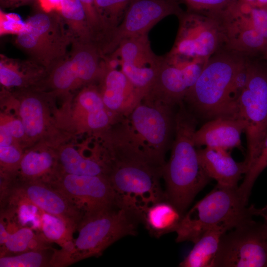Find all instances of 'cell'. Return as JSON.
<instances>
[{
  "instance_id": "277c9868",
  "label": "cell",
  "mask_w": 267,
  "mask_h": 267,
  "mask_svg": "<svg viewBox=\"0 0 267 267\" xmlns=\"http://www.w3.org/2000/svg\"><path fill=\"white\" fill-rule=\"evenodd\" d=\"M247 56L222 48L204 66L183 102L191 110L206 118L231 117L230 93L235 75Z\"/></svg>"
},
{
  "instance_id": "836d02e7",
  "label": "cell",
  "mask_w": 267,
  "mask_h": 267,
  "mask_svg": "<svg viewBox=\"0 0 267 267\" xmlns=\"http://www.w3.org/2000/svg\"><path fill=\"white\" fill-rule=\"evenodd\" d=\"M236 0H178L184 3L188 11L202 13H214L222 11Z\"/></svg>"
},
{
  "instance_id": "cb8c5ba5",
  "label": "cell",
  "mask_w": 267,
  "mask_h": 267,
  "mask_svg": "<svg viewBox=\"0 0 267 267\" xmlns=\"http://www.w3.org/2000/svg\"><path fill=\"white\" fill-rule=\"evenodd\" d=\"M58 158L64 174L107 176L109 171V167L103 159L84 157L71 146L63 148Z\"/></svg>"
},
{
  "instance_id": "74e56055",
  "label": "cell",
  "mask_w": 267,
  "mask_h": 267,
  "mask_svg": "<svg viewBox=\"0 0 267 267\" xmlns=\"http://www.w3.org/2000/svg\"><path fill=\"white\" fill-rule=\"evenodd\" d=\"M3 126L13 138H20L25 134L22 122L19 119L9 121Z\"/></svg>"
},
{
  "instance_id": "d6986e66",
  "label": "cell",
  "mask_w": 267,
  "mask_h": 267,
  "mask_svg": "<svg viewBox=\"0 0 267 267\" xmlns=\"http://www.w3.org/2000/svg\"><path fill=\"white\" fill-rule=\"evenodd\" d=\"M198 158L206 174L217 184L228 187H238L242 176L248 168L244 161H235L227 150L211 147L197 150Z\"/></svg>"
},
{
  "instance_id": "52a82bcc",
  "label": "cell",
  "mask_w": 267,
  "mask_h": 267,
  "mask_svg": "<svg viewBox=\"0 0 267 267\" xmlns=\"http://www.w3.org/2000/svg\"><path fill=\"white\" fill-rule=\"evenodd\" d=\"M15 43L30 58L48 71L68 53L72 42L59 12H38L25 21Z\"/></svg>"
},
{
  "instance_id": "f1b7e54d",
  "label": "cell",
  "mask_w": 267,
  "mask_h": 267,
  "mask_svg": "<svg viewBox=\"0 0 267 267\" xmlns=\"http://www.w3.org/2000/svg\"><path fill=\"white\" fill-rule=\"evenodd\" d=\"M50 247L36 249L0 258V267H51L54 253Z\"/></svg>"
},
{
  "instance_id": "ac0fdd59",
  "label": "cell",
  "mask_w": 267,
  "mask_h": 267,
  "mask_svg": "<svg viewBox=\"0 0 267 267\" xmlns=\"http://www.w3.org/2000/svg\"><path fill=\"white\" fill-rule=\"evenodd\" d=\"M246 123L240 119L220 116L204 124L195 132L193 139L196 146L220 148L226 150L241 145V135Z\"/></svg>"
},
{
  "instance_id": "b9f144b4",
  "label": "cell",
  "mask_w": 267,
  "mask_h": 267,
  "mask_svg": "<svg viewBox=\"0 0 267 267\" xmlns=\"http://www.w3.org/2000/svg\"><path fill=\"white\" fill-rule=\"evenodd\" d=\"M8 231L2 218L0 222V245L1 246L5 242Z\"/></svg>"
},
{
  "instance_id": "4dcf8cb0",
  "label": "cell",
  "mask_w": 267,
  "mask_h": 267,
  "mask_svg": "<svg viewBox=\"0 0 267 267\" xmlns=\"http://www.w3.org/2000/svg\"><path fill=\"white\" fill-rule=\"evenodd\" d=\"M42 235L49 242H55L62 247L73 240L76 229L62 218L44 213L41 217Z\"/></svg>"
},
{
  "instance_id": "7402d4cb",
  "label": "cell",
  "mask_w": 267,
  "mask_h": 267,
  "mask_svg": "<svg viewBox=\"0 0 267 267\" xmlns=\"http://www.w3.org/2000/svg\"><path fill=\"white\" fill-rule=\"evenodd\" d=\"M234 227L229 224L215 226L206 231L179 265L181 267H214L221 238Z\"/></svg>"
},
{
  "instance_id": "e575fe53",
  "label": "cell",
  "mask_w": 267,
  "mask_h": 267,
  "mask_svg": "<svg viewBox=\"0 0 267 267\" xmlns=\"http://www.w3.org/2000/svg\"><path fill=\"white\" fill-rule=\"evenodd\" d=\"M247 11L253 27L267 40V10L266 7L247 3Z\"/></svg>"
},
{
  "instance_id": "7c38bea8",
  "label": "cell",
  "mask_w": 267,
  "mask_h": 267,
  "mask_svg": "<svg viewBox=\"0 0 267 267\" xmlns=\"http://www.w3.org/2000/svg\"><path fill=\"white\" fill-rule=\"evenodd\" d=\"M3 197L13 205H35L44 213L63 219L76 229L84 217L67 195L46 181L22 180L19 183H10Z\"/></svg>"
},
{
  "instance_id": "6da1fadb",
  "label": "cell",
  "mask_w": 267,
  "mask_h": 267,
  "mask_svg": "<svg viewBox=\"0 0 267 267\" xmlns=\"http://www.w3.org/2000/svg\"><path fill=\"white\" fill-rule=\"evenodd\" d=\"M108 145L110 166L107 176L115 204L141 222L150 206L166 200L160 183L163 167L153 162L126 132L114 133Z\"/></svg>"
},
{
  "instance_id": "f35d334b",
  "label": "cell",
  "mask_w": 267,
  "mask_h": 267,
  "mask_svg": "<svg viewBox=\"0 0 267 267\" xmlns=\"http://www.w3.org/2000/svg\"><path fill=\"white\" fill-rule=\"evenodd\" d=\"M63 0H38L43 11L50 12L57 11L59 12Z\"/></svg>"
},
{
  "instance_id": "8d00e7d4",
  "label": "cell",
  "mask_w": 267,
  "mask_h": 267,
  "mask_svg": "<svg viewBox=\"0 0 267 267\" xmlns=\"http://www.w3.org/2000/svg\"><path fill=\"white\" fill-rule=\"evenodd\" d=\"M22 156L20 151L13 145L0 146V164L5 169L11 171L19 167Z\"/></svg>"
},
{
  "instance_id": "7a4b0ae2",
  "label": "cell",
  "mask_w": 267,
  "mask_h": 267,
  "mask_svg": "<svg viewBox=\"0 0 267 267\" xmlns=\"http://www.w3.org/2000/svg\"><path fill=\"white\" fill-rule=\"evenodd\" d=\"M175 115V131L170 158L163 166L166 200L183 215L211 179L200 163L193 137L197 120L183 102Z\"/></svg>"
},
{
  "instance_id": "9a60e30c",
  "label": "cell",
  "mask_w": 267,
  "mask_h": 267,
  "mask_svg": "<svg viewBox=\"0 0 267 267\" xmlns=\"http://www.w3.org/2000/svg\"><path fill=\"white\" fill-rule=\"evenodd\" d=\"M48 182L67 195L82 212L84 218L116 206L107 176L63 173L57 180Z\"/></svg>"
},
{
  "instance_id": "e0dca14e",
  "label": "cell",
  "mask_w": 267,
  "mask_h": 267,
  "mask_svg": "<svg viewBox=\"0 0 267 267\" xmlns=\"http://www.w3.org/2000/svg\"><path fill=\"white\" fill-rule=\"evenodd\" d=\"M98 87L107 109L120 120L127 117L141 99L125 75L104 59Z\"/></svg>"
},
{
  "instance_id": "8fae6325",
  "label": "cell",
  "mask_w": 267,
  "mask_h": 267,
  "mask_svg": "<svg viewBox=\"0 0 267 267\" xmlns=\"http://www.w3.org/2000/svg\"><path fill=\"white\" fill-rule=\"evenodd\" d=\"M104 57L92 43L74 44L67 55L47 73V81L56 91L65 92L98 81Z\"/></svg>"
},
{
  "instance_id": "7bdbcfd3",
  "label": "cell",
  "mask_w": 267,
  "mask_h": 267,
  "mask_svg": "<svg viewBox=\"0 0 267 267\" xmlns=\"http://www.w3.org/2000/svg\"><path fill=\"white\" fill-rule=\"evenodd\" d=\"M259 216L263 218V223L267 231V206L260 209Z\"/></svg>"
},
{
  "instance_id": "ba28073f",
  "label": "cell",
  "mask_w": 267,
  "mask_h": 267,
  "mask_svg": "<svg viewBox=\"0 0 267 267\" xmlns=\"http://www.w3.org/2000/svg\"><path fill=\"white\" fill-rule=\"evenodd\" d=\"M173 107L142 100L125 117L136 142L154 163L163 166L175 131Z\"/></svg>"
},
{
  "instance_id": "1f68e13d",
  "label": "cell",
  "mask_w": 267,
  "mask_h": 267,
  "mask_svg": "<svg viewBox=\"0 0 267 267\" xmlns=\"http://www.w3.org/2000/svg\"><path fill=\"white\" fill-rule=\"evenodd\" d=\"M132 0H95L99 13L111 33L110 39Z\"/></svg>"
},
{
  "instance_id": "2e32d148",
  "label": "cell",
  "mask_w": 267,
  "mask_h": 267,
  "mask_svg": "<svg viewBox=\"0 0 267 267\" xmlns=\"http://www.w3.org/2000/svg\"><path fill=\"white\" fill-rule=\"evenodd\" d=\"M164 57L157 76L142 100L174 107L183 102L206 63L171 62Z\"/></svg>"
},
{
  "instance_id": "d6a6232c",
  "label": "cell",
  "mask_w": 267,
  "mask_h": 267,
  "mask_svg": "<svg viewBox=\"0 0 267 267\" xmlns=\"http://www.w3.org/2000/svg\"><path fill=\"white\" fill-rule=\"evenodd\" d=\"M267 167V135L265 138L256 159L249 167L240 186L238 192L242 198L248 203L252 189L256 180Z\"/></svg>"
},
{
  "instance_id": "44dd1931",
  "label": "cell",
  "mask_w": 267,
  "mask_h": 267,
  "mask_svg": "<svg viewBox=\"0 0 267 267\" xmlns=\"http://www.w3.org/2000/svg\"><path fill=\"white\" fill-rule=\"evenodd\" d=\"M78 101L85 114L86 127L89 130L103 131L120 120L107 109L98 87L93 84L81 91Z\"/></svg>"
},
{
  "instance_id": "4fadbf2b",
  "label": "cell",
  "mask_w": 267,
  "mask_h": 267,
  "mask_svg": "<svg viewBox=\"0 0 267 267\" xmlns=\"http://www.w3.org/2000/svg\"><path fill=\"white\" fill-rule=\"evenodd\" d=\"M108 56L117 59L120 69L141 100L154 82L164 60V56L157 55L152 50L148 34L124 40Z\"/></svg>"
},
{
  "instance_id": "30bf717a",
  "label": "cell",
  "mask_w": 267,
  "mask_h": 267,
  "mask_svg": "<svg viewBox=\"0 0 267 267\" xmlns=\"http://www.w3.org/2000/svg\"><path fill=\"white\" fill-rule=\"evenodd\" d=\"M214 267H267V231L248 219L222 236Z\"/></svg>"
},
{
  "instance_id": "f546056e",
  "label": "cell",
  "mask_w": 267,
  "mask_h": 267,
  "mask_svg": "<svg viewBox=\"0 0 267 267\" xmlns=\"http://www.w3.org/2000/svg\"><path fill=\"white\" fill-rule=\"evenodd\" d=\"M84 8L92 42L103 53L111 33L98 11L95 0H80Z\"/></svg>"
},
{
  "instance_id": "5bb4252c",
  "label": "cell",
  "mask_w": 267,
  "mask_h": 267,
  "mask_svg": "<svg viewBox=\"0 0 267 267\" xmlns=\"http://www.w3.org/2000/svg\"><path fill=\"white\" fill-rule=\"evenodd\" d=\"M178 0H133L105 50L109 55L125 39L148 34L158 22L170 15L183 12Z\"/></svg>"
},
{
  "instance_id": "bcb514c9",
  "label": "cell",
  "mask_w": 267,
  "mask_h": 267,
  "mask_svg": "<svg viewBox=\"0 0 267 267\" xmlns=\"http://www.w3.org/2000/svg\"><path fill=\"white\" fill-rule=\"evenodd\" d=\"M266 7V8L267 9V5L266 6H265Z\"/></svg>"
},
{
  "instance_id": "603a6c76",
  "label": "cell",
  "mask_w": 267,
  "mask_h": 267,
  "mask_svg": "<svg viewBox=\"0 0 267 267\" xmlns=\"http://www.w3.org/2000/svg\"><path fill=\"white\" fill-rule=\"evenodd\" d=\"M182 215L166 200L150 206L144 214L141 222L150 234L156 238L175 232Z\"/></svg>"
},
{
  "instance_id": "3957f363",
  "label": "cell",
  "mask_w": 267,
  "mask_h": 267,
  "mask_svg": "<svg viewBox=\"0 0 267 267\" xmlns=\"http://www.w3.org/2000/svg\"><path fill=\"white\" fill-rule=\"evenodd\" d=\"M138 220L115 206L84 218L77 226V237L55 250L53 267H65L92 257H98L119 239L137 233Z\"/></svg>"
},
{
  "instance_id": "484cf974",
  "label": "cell",
  "mask_w": 267,
  "mask_h": 267,
  "mask_svg": "<svg viewBox=\"0 0 267 267\" xmlns=\"http://www.w3.org/2000/svg\"><path fill=\"white\" fill-rule=\"evenodd\" d=\"M56 157L45 150H31L23 155L19 169L23 181L40 180V177L49 173L55 165Z\"/></svg>"
},
{
  "instance_id": "8992f818",
  "label": "cell",
  "mask_w": 267,
  "mask_h": 267,
  "mask_svg": "<svg viewBox=\"0 0 267 267\" xmlns=\"http://www.w3.org/2000/svg\"><path fill=\"white\" fill-rule=\"evenodd\" d=\"M179 28L175 44L165 55L173 62L206 63L224 45L221 23L215 15L187 11L178 16Z\"/></svg>"
},
{
  "instance_id": "5b68a950",
  "label": "cell",
  "mask_w": 267,
  "mask_h": 267,
  "mask_svg": "<svg viewBox=\"0 0 267 267\" xmlns=\"http://www.w3.org/2000/svg\"><path fill=\"white\" fill-rule=\"evenodd\" d=\"M238 187L217 184L183 215L175 231L176 242L194 243L206 231L215 226L229 224L234 227L242 222L258 216L259 209L247 206Z\"/></svg>"
},
{
  "instance_id": "f6af8a7d",
  "label": "cell",
  "mask_w": 267,
  "mask_h": 267,
  "mask_svg": "<svg viewBox=\"0 0 267 267\" xmlns=\"http://www.w3.org/2000/svg\"><path fill=\"white\" fill-rule=\"evenodd\" d=\"M246 2L249 3L251 4H254L257 5V0H241Z\"/></svg>"
},
{
  "instance_id": "ffe728a7",
  "label": "cell",
  "mask_w": 267,
  "mask_h": 267,
  "mask_svg": "<svg viewBox=\"0 0 267 267\" xmlns=\"http://www.w3.org/2000/svg\"><path fill=\"white\" fill-rule=\"evenodd\" d=\"M47 73L44 67L30 58L21 60L0 55V82L5 87H24Z\"/></svg>"
},
{
  "instance_id": "d590c367",
  "label": "cell",
  "mask_w": 267,
  "mask_h": 267,
  "mask_svg": "<svg viewBox=\"0 0 267 267\" xmlns=\"http://www.w3.org/2000/svg\"><path fill=\"white\" fill-rule=\"evenodd\" d=\"M0 34H15L17 35L24 30L23 22L19 16L14 13H5L0 11Z\"/></svg>"
},
{
  "instance_id": "d4e9b609",
  "label": "cell",
  "mask_w": 267,
  "mask_h": 267,
  "mask_svg": "<svg viewBox=\"0 0 267 267\" xmlns=\"http://www.w3.org/2000/svg\"><path fill=\"white\" fill-rule=\"evenodd\" d=\"M59 13L70 36L72 44H93L80 0H63Z\"/></svg>"
},
{
  "instance_id": "60d3db41",
  "label": "cell",
  "mask_w": 267,
  "mask_h": 267,
  "mask_svg": "<svg viewBox=\"0 0 267 267\" xmlns=\"http://www.w3.org/2000/svg\"><path fill=\"white\" fill-rule=\"evenodd\" d=\"M33 0H0V4L4 7H14L27 3Z\"/></svg>"
},
{
  "instance_id": "83f0119b",
  "label": "cell",
  "mask_w": 267,
  "mask_h": 267,
  "mask_svg": "<svg viewBox=\"0 0 267 267\" xmlns=\"http://www.w3.org/2000/svg\"><path fill=\"white\" fill-rule=\"evenodd\" d=\"M47 241L42 235L37 236L33 230L27 227H21L13 233L8 231L4 243L0 246V257L6 253H21L33 249L48 247Z\"/></svg>"
},
{
  "instance_id": "ab89813d",
  "label": "cell",
  "mask_w": 267,
  "mask_h": 267,
  "mask_svg": "<svg viewBox=\"0 0 267 267\" xmlns=\"http://www.w3.org/2000/svg\"><path fill=\"white\" fill-rule=\"evenodd\" d=\"M13 138L4 127L1 125L0 126V146L11 145Z\"/></svg>"
},
{
  "instance_id": "ee69618b",
  "label": "cell",
  "mask_w": 267,
  "mask_h": 267,
  "mask_svg": "<svg viewBox=\"0 0 267 267\" xmlns=\"http://www.w3.org/2000/svg\"><path fill=\"white\" fill-rule=\"evenodd\" d=\"M267 5V0H257V5L259 6H265Z\"/></svg>"
},
{
  "instance_id": "4316f807",
  "label": "cell",
  "mask_w": 267,
  "mask_h": 267,
  "mask_svg": "<svg viewBox=\"0 0 267 267\" xmlns=\"http://www.w3.org/2000/svg\"><path fill=\"white\" fill-rule=\"evenodd\" d=\"M19 114L28 137L35 138L42 134L44 125V108L37 95L31 94L22 99Z\"/></svg>"
},
{
  "instance_id": "9c48e42d",
  "label": "cell",
  "mask_w": 267,
  "mask_h": 267,
  "mask_svg": "<svg viewBox=\"0 0 267 267\" xmlns=\"http://www.w3.org/2000/svg\"><path fill=\"white\" fill-rule=\"evenodd\" d=\"M247 83L237 99L232 117L246 123L247 154L244 161L248 169L267 135V73L247 58Z\"/></svg>"
}]
</instances>
